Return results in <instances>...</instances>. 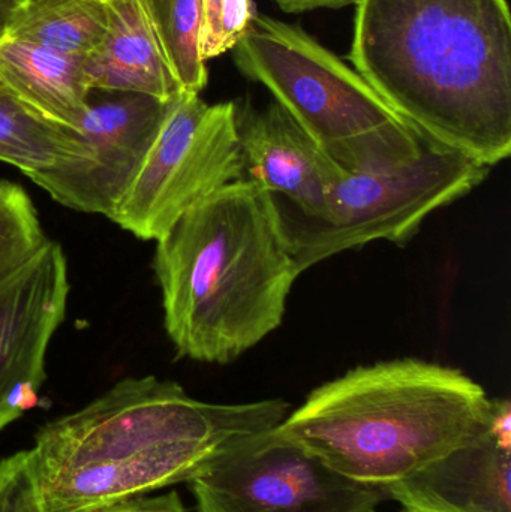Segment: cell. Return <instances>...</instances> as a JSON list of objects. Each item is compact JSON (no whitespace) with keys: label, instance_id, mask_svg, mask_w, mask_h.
Returning <instances> with one entry per match:
<instances>
[{"label":"cell","instance_id":"obj_18","mask_svg":"<svg viewBox=\"0 0 511 512\" xmlns=\"http://www.w3.org/2000/svg\"><path fill=\"white\" fill-rule=\"evenodd\" d=\"M50 242L35 204L18 183L0 179V286Z\"/></svg>","mask_w":511,"mask_h":512},{"label":"cell","instance_id":"obj_6","mask_svg":"<svg viewBox=\"0 0 511 512\" xmlns=\"http://www.w3.org/2000/svg\"><path fill=\"white\" fill-rule=\"evenodd\" d=\"M489 173L488 165L428 141L417 158L404 164L345 174L312 215L270 198L302 274L369 243L407 245L432 213L470 195Z\"/></svg>","mask_w":511,"mask_h":512},{"label":"cell","instance_id":"obj_12","mask_svg":"<svg viewBox=\"0 0 511 512\" xmlns=\"http://www.w3.org/2000/svg\"><path fill=\"white\" fill-rule=\"evenodd\" d=\"M511 405L494 399L488 430L398 483L389 499L437 512H511Z\"/></svg>","mask_w":511,"mask_h":512},{"label":"cell","instance_id":"obj_14","mask_svg":"<svg viewBox=\"0 0 511 512\" xmlns=\"http://www.w3.org/2000/svg\"><path fill=\"white\" fill-rule=\"evenodd\" d=\"M0 87L35 116L78 132L90 92L81 57L0 36Z\"/></svg>","mask_w":511,"mask_h":512},{"label":"cell","instance_id":"obj_2","mask_svg":"<svg viewBox=\"0 0 511 512\" xmlns=\"http://www.w3.org/2000/svg\"><path fill=\"white\" fill-rule=\"evenodd\" d=\"M290 414L281 399L222 405L156 376L125 378L36 433L33 475L45 512H81L191 483L243 439Z\"/></svg>","mask_w":511,"mask_h":512},{"label":"cell","instance_id":"obj_15","mask_svg":"<svg viewBox=\"0 0 511 512\" xmlns=\"http://www.w3.org/2000/svg\"><path fill=\"white\" fill-rule=\"evenodd\" d=\"M87 159L89 150L77 131L35 116L0 87V162L32 179Z\"/></svg>","mask_w":511,"mask_h":512},{"label":"cell","instance_id":"obj_25","mask_svg":"<svg viewBox=\"0 0 511 512\" xmlns=\"http://www.w3.org/2000/svg\"><path fill=\"white\" fill-rule=\"evenodd\" d=\"M0 512H2V501H0Z\"/></svg>","mask_w":511,"mask_h":512},{"label":"cell","instance_id":"obj_26","mask_svg":"<svg viewBox=\"0 0 511 512\" xmlns=\"http://www.w3.org/2000/svg\"><path fill=\"white\" fill-rule=\"evenodd\" d=\"M15 2H17L18 5V3L23 2V0H15Z\"/></svg>","mask_w":511,"mask_h":512},{"label":"cell","instance_id":"obj_19","mask_svg":"<svg viewBox=\"0 0 511 512\" xmlns=\"http://www.w3.org/2000/svg\"><path fill=\"white\" fill-rule=\"evenodd\" d=\"M255 12L252 0H203L200 53L204 62L233 50Z\"/></svg>","mask_w":511,"mask_h":512},{"label":"cell","instance_id":"obj_10","mask_svg":"<svg viewBox=\"0 0 511 512\" xmlns=\"http://www.w3.org/2000/svg\"><path fill=\"white\" fill-rule=\"evenodd\" d=\"M71 283L62 245L50 239L0 286V432L38 402L45 358L62 325Z\"/></svg>","mask_w":511,"mask_h":512},{"label":"cell","instance_id":"obj_21","mask_svg":"<svg viewBox=\"0 0 511 512\" xmlns=\"http://www.w3.org/2000/svg\"><path fill=\"white\" fill-rule=\"evenodd\" d=\"M81 512H188L179 493L170 492L161 496H135L123 501L111 502L92 510Z\"/></svg>","mask_w":511,"mask_h":512},{"label":"cell","instance_id":"obj_4","mask_svg":"<svg viewBox=\"0 0 511 512\" xmlns=\"http://www.w3.org/2000/svg\"><path fill=\"white\" fill-rule=\"evenodd\" d=\"M492 412L494 399L462 370L401 358L315 388L273 432L348 480L387 486L482 436Z\"/></svg>","mask_w":511,"mask_h":512},{"label":"cell","instance_id":"obj_24","mask_svg":"<svg viewBox=\"0 0 511 512\" xmlns=\"http://www.w3.org/2000/svg\"><path fill=\"white\" fill-rule=\"evenodd\" d=\"M405 512H437L428 510V508L416 507V505H404Z\"/></svg>","mask_w":511,"mask_h":512},{"label":"cell","instance_id":"obj_16","mask_svg":"<svg viewBox=\"0 0 511 512\" xmlns=\"http://www.w3.org/2000/svg\"><path fill=\"white\" fill-rule=\"evenodd\" d=\"M105 27V0H23L5 35L84 59L101 44Z\"/></svg>","mask_w":511,"mask_h":512},{"label":"cell","instance_id":"obj_22","mask_svg":"<svg viewBox=\"0 0 511 512\" xmlns=\"http://www.w3.org/2000/svg\"><path fill=\"white\" fill-rule=\"evenodd\" d=\"M285 12L314 11V9H338L342 6L354 5L356 0H273Z\"/></svg>","mask_w":511,"mask_h":512},{"label":"cell","instance_id":"obj_3","mask_svg":"<svg viewBox=\"0 0 511 512\" xmlns=\"http://www.w3.org/2000/svg\"><path fill=\"white\" fill-rule=\"evenodd\" d=\"M153 268L177 355L221 366L281 327L300 276L272 198L245 179L156 240Z\"/></svg>","mask_w":511,"mask_h":512},{"label":"cell","instance_id":"obj_8","mask_svg":"<svg viewBox=\"0 0 511 512\" xmlns=\"http://www.w3.org/2000/svg\"><path fill=\"white\" fill-rule=\"evenodd\" d=\"M198 512H377L383 486L356 483L275 432L243 439L191 481Z\"/></svg>","mask_w":511,"mask_h":512},{"label":"cell","instance_id":"obj_9","mask_svg":"<svg viewBox=\"0 0 511 512\" xmlns=\"http://www.w3.org/2000/svg\"><path fill=\"white\" fill-rule=\"evenodd\" d=\"M101 93L90 92L78 126L89 159L30 180L68 209L110 219L137 177L171 101L143 93Z\"/></svg>","mask_w":511,"mask_h":512},{"label":"cell","instance_id":"obj_11","mask_svg":"<svg viewBox=\"0 0 511 512\" xmlns=\"http://www.w3.org/2000/svg\"><path fill=\"white\" fill-rule=\"evenodd\" d=\"M236 105L243 179L302 215L317 212L347 171L278 102Z\"/></svg>","mask_w":511,"mask_h":512},{"label":"cell","instance_id":"obj_5","mask_svg":"<svg viewBox=\"0 0 511 512\" xmlns=\"http://www.w3.org/2000/svg\"><path fill=\"white\" fill-rule=\"evenodd\" d=\"M233 51L239 71L266 87L347 173L404 164L429 141L353 66L296 24L255 12Z\"/></svg>","mask_w":511,"mask_h":512},{"label":"cell","instance_id":"obj_20","mask_svg":"<svg viewBox=\"0 0 511 512\" xmlns=\"http://www.w3.org/2000/svg\"><path fill=\"white\" fill-rule=\"evenodd\" d=\"M2 512H45L35 481L30 450L12 454L0 462Z\"/></svg>","mask_w":511,"mask_h":512},{"label":"cell","instance_id":"obj_1","mask_svg":"<svg viewBox=\"0 0 511 512\" xmlns=\"http://www.w3.org/2000/svg\"><path fill=\"white\" fill-rule=\"evenodd\" d=\"M350 59L417 134L480 164L511 155L507 0H356Z\"/></svg>","mask_w":511,"mask_h":512},{"label":"cell","instance_id":"obj_23","mask_svg":"<svg viewBox=\"0 0 511 512\" xmlns=\"http://www.w3.org/2000/svg\"><path fill=\"white\" fill-rule=\"evenodd\" d=\"M15 8H17L15 0H0V36L5 35Z\"/></svg>","mask_w":511,"mask_h":512},{"label":"cell","instance_id":"obj_13","mask_svg":"<svg viewBox=\"0 0 511 512\" xmlns=\"http://www.w3.org/2000/svg\"><path fill=\"white\" fill-rule=\"evenodd\" d=\"M101 44L83 59L92 90L143 93L170 102L183 92L171 72L144 0H105Z\"/></svg>","mask_w":511,"mask_h":512},{"label":"cell","instance_id":"obj_7","mask_svg":"<svg viewBox=\"0 0 511 512\" xmlns=\"http://www.w3.org/2000/svg\"><path fill=\"white\" fill-rule=\"evenodd\" d=\"M236 102L209 105L182 93L110 221L141 240H159L201 201L243 179Z\"/></svg>","mask_w":511,"mask_h":512},{"label":"cell","instance_id":"obj_17","mask_svg":"<svg viewBox=\"0 0 511 512\" xmlns=\"http://www.w3.org/2000/svg\"><path fill=\"white\" fill-rule=\"evenodd\" d=\"M144 5L177 83L183 92L200 95L207 84L200 53L203 0H144Z\"/></svg>","mask_w":511,"mask_h":512}]
</instances>
